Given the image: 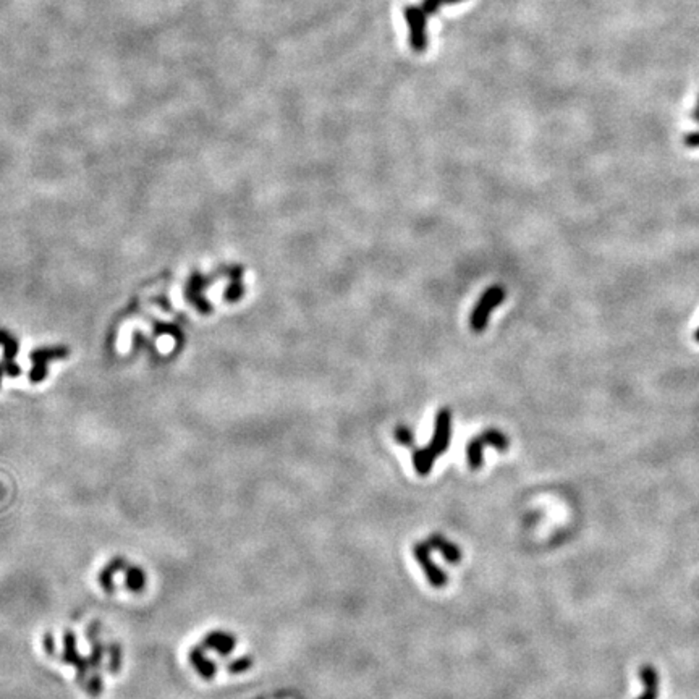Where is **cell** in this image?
I'll use <instances>...</instances> for the list:
<instances>
[{
	"mask_svg": "<svg viewBox=\"0 0 699 699\" xmlns=\"http://www.w3.org/2000/svg\"><path fill=\"white\" fill-rule=\"evenodd\" d=\"M450 426H452L450 412H448L447 408L440 410V412L437 413L436 429L431 444L424 448H416V450H413V465L419 474H428L432 468V463L436 462V458L447 450L452 436Z\"/></svg>",
	"mask_w": 699,
	"mask_h": 699,
	"instance_id": "6da1fadb",
	"label": "cell"
},
{
	"mask_svg": "<svg viewBox=\"0 0 699 699\" xmlns=\"http://www.w3.org/2000/svg\"><path fill=\"white\" fill-rule=\"evenodd\" d=\"M485 445H492L497 448V450H505V448L509 447V439H507V436H504L502 432L497 429H488L479 437H474L466 448V458L471 469L481 468L483 448Z\"/></svg>",
	"mask_w": 699,
	"mask_h": 699,
	"instance_id": "7a4b0ae2",
	"label": "cell"
},
{
	"mask_svg": "<svg viewBox=\"0 0 699 699\" xmlns=\"http://www.w3.org/2000/svg\"><path fill=\"white\" fill-rule=\"evenodd\" d=\"M504 300H505V290L500 285H494L484 292L481 300H479L476 308H474L471 319H469L471 329L474 332H483L485 325H488L492 309L497 308Z\"/></svg>",
	"mask_w": 699,
	"mask_h": 699,
	"instance_id": "3957f363",
	"label": "cell"
},
{
	"mask_svg": "<svg viewBox=\"0 0 699 699\" xmlns=\"http://www.w3.org/2000/svg\"><path fill=\"white\" fill-rule=\"evenodd\" d=\"M405 20L408 23L410 30V46L413 47L416 52H424L428 49V15L421 7H414V5H408L405 8Z\"/></svg>",
	"mask_w": 699,
	"mask_h": 699,
	"instance_id": "277c9868",
	"label": "cell"
},
{
	"mask_svg": "<svg viewBox=\"0 0 699 699\" xmlns=\"http://www.w3.org/2000/svg\"><path fill=\"white\" fill-rule=\"evenodd\" d=\"M70 355V350L65 346H52V348H36L31 353V361H33V370L30 372V381L33 384L42 382L47 376V362L52 360L65 358Z\"/></svg>",
	"mask_w": 699,
	"mask_h": 699,
	"instance_id": "5b68a950",
	"label": "cell"
},
{
	"mask_svg": "<svg viewBox=\"0 0 699 699\" xmlns=\"http://www.w3.org/2000/svg\"><path fill=\"white\" fill-rule=\"evenodd\" d=\"M431 546L429 542H419L416 544L413 549V554L416 560H418L421 567H423L426 576H428L431 584L434 588H442V586L447 584V575L442 572L440 568H437L434 562L431 560Z\"/></svg>",
	"mask_w": 699,
	"mask_h": 699,
	"instance_id": "8992f818",
	"label": "cell"
},
{
	"mask_svg": "<svg viewBox=\"0 0 699 699\" xmlns=\"http://www.w3.org/2000/svg\"><path fill=\"white\" fill-rule=\"evenodd\" d=\"M209 284H211L209 277L201 275V274H193L188 282V285H186V288H185V295H186V298H188V301L191 303V305L200 309L202 314L211 313V309H212L209 303L206 301L204 295H202L206 288L209 287Z\"/></svg>",
	"mask_w": 699,
	"mask_h": 699,
	"instance_id": "52a82bcc",
	"label": "cell"
},
{
	"mask_svg": "<svg viewBox=\"0 0 699 699\" xmlns=\"http://www.w3.org/2000/svg\"><path fill=\"white\" fill-rule=\"evenodd\" d=\"M0 346L4 348V366L7 376L18 377L20 367L15 365V356L18 353V344L7 330H0Z\"/></svg>",
	"mask_w": 699,
	"mask_h": 699,
	"instance_id": "ba28073f",
	"label": "cell"
},
{
	"mask_svg": "<svg viewBox=\"0 0 699 699\" xmlns=\"http://www.w3.org/2000/svg\"><path fill=\"white\" fill-rule=\"evenodd\" d=\"M639 679H641L643 683V693L638 696V699H659L660 677L658 669L651 664L641 665V669H639Z\"/></svg>",
	"mask_w": 699,
	"mask_h": 699,
	"instance_id": "9c48e42d",
	"label": "cell"
},
{
	"mask_svg": "<svg viewBox=\"0 0 699 699\" xmlns=\"http://www.w3.org/2000/svg\"><path fill=\"white\" fill-rule=\"evenodd\" d=\"M204 643H206V646H209L211 649H214L216 653L222 654V655H227V654H230L232 651L235 649V644H237V639H235V636H232L230 633L212 632V633L207 634L206 639H204Z\"/></svg>",
	"mask_w": 699,
	"mask_h": 699,
	"instance_id": "30bf717a",
	"label": "cell"
},
{
	"mask_svg": "<svg viewBox=\"0 0 699 699\" xmlns=\"http://www.w3.org/2000/svg\"><path fill=\"white\" fill-rule=\"evenodd\" d=\"M428 542L432 549H437V551H440L442 554H444V557L448 560V562H452V563L460 562V558H462L460 549H458L455 544L448 542L445 537L434 535V536H431Z\"/></svg>",
	"mask_w": 699,
	"mask_h": 699,
	"instance_id": "8fae6325",
	"label": "cell"
},
{
	"mask_svg": "<svg viewBox=\"0 0 699 699\" xmlns=\"http://www.w3.org/2000/svg\"><path fill=\"white\" fill-rule=\"evenodd\" d=\"M190 660H191V665L195 667L196 672L202 677V679H212V677H214L216 665L206 658L204 653H202L201 649L191 651Z\"/></svg>",
	"mask_w": 699,
	"mask_h": 699,
	"instance_id": "7c38bea8",
	"label": "cell"
},
{
	"mask_svg": "<svg viewBox=\"0 0 699 699\" xmlns=\"http://www.w3.org/2000/svg\"><path fill=\"white\" fill-rule=\"evenodd\" d=\"M228 275L232 277V282L228 284V288L226 290V300L233 303V301H238L244 293V287L242 284L243 269L240 268V266H235V268H232L230 272H228Z\"/></svg>",
	"mask_w": 699,
	"mask_h": 699,
	"instance_id": "4fadbf2b",
	"label": "cell"
},
{
	"mask_svg": "<svg viewBox=\"0 0 699 699\" xmlns=\"http://www.w3.org/2000/svg\"><path fill=\"white\" fill-rule=\"evenodd\" d=\"M144 584H146V575H144L141 568L131 567V568L126 570V586L128 588H130L131 591L138 592L144 588Z\"/></svg>",
	"mask_w": 699,
	"mask_h": 699,
	"instance_id": "5bb4252c",
	"label": "cell"
},
{
	"mask_svg": "<svg viewBox=\"0 0 699 699\" xmlns=\"http://www.w3.org/2000/svg\"><path fill=\"white\" fill-rule=\"evenodd\" d=\"M458 2H462V0H423L421 8L424 10L426 15H432V13H436L440 7H444V5H452V4H458Z\"/></svg>",
	"mask_w": 699,
	"mask_h": 699,
	"instance_id": "9a60e30c",
	"label": "cell"
},
{
	"mask_svg": "<svg viewBox=\"0 0 699 699\" xmlns=\"http://www.w3.org/2000/svg\"><path fill=\"white\" fill-rule=\"evenodd\" d=\"M395 439H397L398 444L410 447L413 445V432L408 428H405V426H398V428L395 429Z\"/></svg>",
	"mask_w": 699,
	"mask_h": 699,
	"instance_id": "2e32d148",
	"label": "cell"
},
{
	"mask_svg": "<svg viewBox=\"0 0 699 699\" xmlns=\"http://www.w3.org/2000/svg\"><path fill=\"white\" fill-rule=\"evenodd\" d=\"M251 665H253L251 658H240L238 660H235L233 664L228 665V670H230L232 674H242V672L248 670Z\"/></svg>",
	"mask_w": 699,
	"mask_h": 699,
	"instance_id": "e0dca14e",
	"label": "cell"
},
{
	"mask_svg": "<svg viewBox=\"0 0 699 699\" xmlns=\"http://www.w3.org/2000/svg\"><path fill=\"white\" fill-rule=\"evenodd\" d=\"M685 144L688 148H699V131L698 133H690V135L685 136Z\"/></svg>",
	"mask_w": 699,
	"mask_h": 699,
	"instance_id": "ac0fdd59",
	"label": "cell"
},
{
	"mask_svg": "<svg viewBox=\"0 0 699 699\" xmlns=\"http://www.w3.org/2000/svg\"><path fill=\"white\" fill-rule=\"evenodd\" d=\"M4 374H7V371H5V366H4V362H0V384H2V379H4Z\"/></svg>",
	"mask_w": 699,
	"mask_h": 699,
	"instance_id": "d6986e66",
	"label": "cell"
},
{
	"mask_svg": "<svg viewBox=\"0 0 699 699\" xmlns=\"http://www.w3.org/2000/svg\"><path fill=\"white\" fill-rule=\"evenodd\" d=\"M695 340L699 344V327L696 329V332H695Z\"/></svg>",
	"mask_w": 699,
	"mask_h": 699,
	"instance_id": "ffe728a7",
	"label": "cell"
}]
</instances>
